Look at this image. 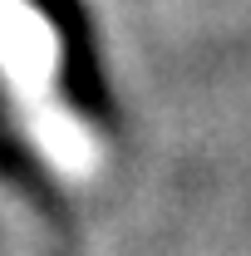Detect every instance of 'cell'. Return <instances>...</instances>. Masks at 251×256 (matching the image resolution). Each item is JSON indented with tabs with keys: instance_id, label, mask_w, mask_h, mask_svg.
<instances>
[{
	"instance_id": "1",
	"label": "cell",
	"mask_w": 251,
	"mask_h": 256,
	"mask_svg": "<svg viewBox=\"0 0 251 256\" xmlns=\"http://www.w3.org/2000/svg\"><path fill=\"white\" fill-rule=\"evenodd\" d=\"M0 74L10 79V89L20 98L25 128L40 143V153L60 172H89L94 168L89 128H79L60 108V98H54V44L20 0H0Z\"/></svg>"
}]
</instances>
